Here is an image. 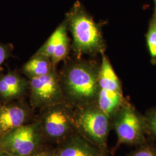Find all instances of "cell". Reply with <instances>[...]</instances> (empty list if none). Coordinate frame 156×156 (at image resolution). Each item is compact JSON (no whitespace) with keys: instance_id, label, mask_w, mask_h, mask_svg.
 <instances>
[{"instance_id":"6da1fadb","label":"cell","mask_w":156,"mask_h":156,"mask_svg":"<svg viewBox=\"0 0 156 156\" xmlns=\"http://www.w3.org/2000/svg\"><path fill=\"white\" fill-rule=\"evenodd\" d=\"M100 62L75 57L59 74L64 100L74 107L94 104L98 91Z\"/></svg>"},{"instance_id":"7a4b0ae2","label":"cell","mask_w":156,"mask_h":156,"mask_svg":"<svg viewBox=\"0 0 156 156\" xmlns=\"http://www.w3.org/2000/svg\"><path fill=\"white\" fill-rule=\"evenodd\" d=\"M66 21L73 37L71 49L75 57H95L105 53L106 44L101 27L81 2L73 4Z\"/></svg>"},{"instance_id":"3957f363","label":"cell","mask_w":156,"mask_h":156,"mask_svg":"<svg viewBox=\"0 0 156 156\" xmlns=\"http://www.w3.org/2000/svg\"><path fill=\"white\" fill-rule=\"evenodd\" d=\"M66 101L41 109L36 120L39 123L44 142L60 144L73 135L76 126V111Z\"/></svg>"},{"instance_id":"277c9868","label":"cell","mask_w":156,"mask_h":156,"mask_svg":"<svg viewBox=\"0 0 156 156\" xmlns=\"http://www.w3.org/2000/svg\"><path fill=\"white\" fill-rule=\"evenodd\" d=\"M101 56L98 91L95 104L110 117L125 102L119 78L106 55L104 53Z\"/></svg>"},{"instance_id":"5b68a950","label":"cell","mask_w":156,"mask_h":156,"mask_svg":"<svg viewBox=\"0 0 156 156\" xmlns=\"http://www.w3.org/2000/svg\"><path fill=\"white\" fill-rule=\"evenodd\" d=\"M44 142L37 120L16 128L0 138V150L20 156H28Z\"/></svg>"},{"instance_id":"8992f818","label":"cell","mask_w":156,"mask_h":156,"mask_svg":"<svg viewBox=\"0 0 156 156\" xmlns=\"http://www.w3.org/2000/svg\"><path fill=\"white\" fill-rule=\"evenodd\" d=\"M28 90L30 104L34 108L42 109L65 101L56 69L49 74L30 79Z\"/></svg>"},{"instance_id":"52a82bcc","label":"cell","mask_w":156,"mask_h":156,"mask_svg":"<svg viewBox=\"0 0 156 156\" xmlns=\"http://www.w3.org/2000/svg\"><path fill=\"white\" fill-rule=\"evenodd\" d=\"M109 119L95 103L77 107L76 110V126L101 146L106 143Z\"/></svg>"},{"instance_id":"ba28073f","label":"cell","mask_w":156,"mask_h":156,"mask_svg":"<svg viewBox=\"0 0 156 156\" xmlns=\"http://www.w3.org/2000/svg\"><path fill=\"white\" fill-rule=\"evenodd\" d=\"M115 115V129L120 143L135 144L143 138V122L133 107L124 103Z\"/></svg>"},{"instance_id":"9c48e42d","label":"cell","mask_w":156,"mask_h":156,"mask_svg":"<svg viewBox=\"0 0 156 156\" xmlns=\"http://www.w3.org/2000/svg\"><path fill=\"white\" fill-rule=\"evenodd\" d=\"M68 27L66 20L56 28L45 44L37 51L51 58L53 64L56 65L67 58L69 50V41L68 37Z\"/></svg>"},{"instance_id":"30bf717a","label":"cell","mask_w":156,"mask_h":156,"mask_svg":"<svg viewBox=\"0 0 156 156\" xmlns=\"http://www.w3.org/2000/svg\"><path fill=\"white\" fill-rule=\"evenodd\" d=\"M31 113L27 106L21 103L8 102L0 109V134L4 135L27 124Z\"/></svg>"},{"instance_id":"8fae6325","label":"cell","mask_w":156,"mask_h":156,"mask_svg":"<svg viewBox=\"0 0 156 156\" xmlns=\"http://www.w3.org/2000/svg\"><path fill=\"white\" fill-rule=\"evenodd\" d=\"M29 89V81L17 73L9 72L0 77V100L5 103L19 99Z\"/></svg>"},{"instance_id":"7c38bea8","label":"cell","mask_w":156,"mask_h":156,"mask_svg":"<svg viewBox=\"0 0 156 156\" xmlns=\"http://www.w3.org/2000/svg\"><path fill=\"white\" fill-rule=\"evenodd\" d=\"M55 156H102L96 147L82 136L73 135L54 151Z\"/></svg>"},{"instance_id":"4fadbf2b","label":"cell","mask_w":156,"mask_h":156,"mask_svg":"<svg viewBox=\"0 0 156 156\" xmlns=\"http://www.w3.org/2000/svg\"><path fill=\"white\" fill-rule=\"evenodd\" d=\"M55 69L50 58L36 53L23 66V72L30 79L49 74Z\"/></svg>"},{"instance_id":"5bb4252c","label":"cell","mask_w":156,"mask_h":156,"mask_svg":"<svg viewBox=\"0 0 156 156\" xmlns=\"http://www.w3.org/2000/svg\"><path fill=\"white\" fill-rule=\"evenodd\" d=\"M147 48L151 57V63L156 64V11L149 21L147 31L146 34Z\"/></svg>"},{"instance_id":"9a60e30c","label":"cell","mask_w":156,"mask_h":156,"mask_svg":"<svg viewBox=\"0 0 156 156\" xmlns=\"http://www.w3.org/2000/svg\"><path fill=\"white\" fill-rule=\"evenodd\" d=\"M147 123L151 132L156 135V108L151 111L147 115Z\"/></svg>"},{"instance_id":"2e32d148","label":"cell","mask_w":156,"mask_h":156,"mask_svg":"<svg viewBox=\"0 0 156 156\" xmlns=\"http://www.w3.org/2000/svg\"><path fill=\"white\" fill-rule=\"evenodd\" d=\"M131 156H156V151L149 147H144L134 152Z\"/></svg>"},{"instance_id":"e0dca14e","label":"cell","mask_w":156,"mask_h":156,"mask_svg":"<svg viewBox=\"0 0 156 156\" xmlns=\"http://www.w3.org/2000/svg\"><path fill=\"white\" fill-rule=\"evenodd\" d=\"M53 151L47 149L45 146L41 145L39 148L28 156H49Z\"/></svg>"},{"instance_id":"ac0fdd59","label":"cell","mask_w":156,"mask_h":156,"mask_svg":"<svg viewBox=\"0 0 156 156\" xmlns=\"http://www.w3.org/2000/svg\"><path fill=\"white\" fill-rule=\"evenodd\" d=\"M8 49L5 45H0V69L1 66L5 61L8 56Z\"/></svg>"},{"instance_id":"d6986e66","label":"cell","mask_w":156,"mask_h":156,"mask_svg":"<svg viewBox=\"0 0 156 156\" xmlns=\"http://www.w3.org/2000/svg\"><path fill=\"white\" fill-rule=\"evenodd\" d=\"M0 156H17L16 154H12L11 153H9L8 151H2V150H0Z\"/></svg>"},{"instance_id":"ffe728a7","label":"cell","mask_w":156,"mask_h":156,"mask_svg":"<svg viewBox=\"0 0 156 156\" xmlns=\"http://www.w3.org/2000/svg\"><path fill=\"white\" fill-rule=\"evenodd\" d=\"M154 1V11H156V0H153Z\"/></svg>"},{"instance_id":"44dd1931","label":"cell","mask_w":156,"mask_h":156,"mask_svg":"<svg viewBox=\"0 0 156 156\" xmlns=\"http://www.w3.org/2000/svg\"><path fill=\"white\" fill-rule=\"evenodd\" d=\"M49 156H55V153H54V151H53V152L51 153V154Z\"/></svg>"},{"instance_id":"7402d4cb","label":"cell","mask_w":156,"mask_h":156,"mask_svg":"<svg viewBox=\"0 0 156 156\" xmlns=\"http://www.w3.org/2000/svg\"><path fill=\"white\" fill-rule=\"evenodd\" d=\"M2 104H1V101H0V109H1V107H2Z\"/></svg>"},{"instance_id":"603a6c76","label":"cell","mask_w":156,"mask_h":156,"mask_svg":"<svg viewBox=\"0 0 156 156\" xmlns=\"http://www.w3.org/2000/svg\"><path fill=\"white\" fill-rule=\"evenodd\" d=\"M1 134H0V138H1Z\"/></svg>"}]
</instances>
